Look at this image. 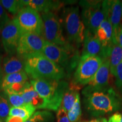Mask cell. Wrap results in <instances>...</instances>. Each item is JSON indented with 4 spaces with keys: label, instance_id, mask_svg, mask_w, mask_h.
<instances>
[{
    "label": "cell",
    "instance_id": "29",
    "mask_svg": "<svg viewBox=\"0 0 122 122\" xmlns=\"http://www.w3.org/2000/svg\"><path fill=\"white\" fill-rule=\"evenodd\" d=\"M56 118L57 122H70L67 112L61 106L57 111Z\"/></svg>",
    "mask_w": 122,
    "mask_h": 122
},
{
    "label": "cell",
    "instance_id": "15",
    "mask_svg": "<svg viewBox=\"0 0 122 122\" xmlns=\"http://www.w3.org/2000/svg\"><path fill=\"white\" fill-rule=\"evenodd\" d=\"M24 6H28L41 13L55 12L62 8L64 2L59 1L49 0H22Z\"/></svg>",
    "mask_w": 122,
    "mask_h": 122
},
{
    "label": "cell",
    "instance_id": "25",
    "mask_svg": "<svg viewBox=\"0 0 122 122\" xmlns=\"http://www.w3.org/2000/svg\"><path fill=\"white\" fill-rule=\"evenodd\" d=\"M51 117L52 114L49 111H37L25 122H48Z\"/></svg>",
    "mask_w": 122,
    "mask_h": 122
},
{
    "label": "cell",
    "instance_id": "1",
    "mask_svg": "<svg viewBox=\"0 0 122 122\" xmlns=\"http://www.w3.org/2000/svg\"><path fill=\"white\" fill-rule=\"evenodd\" d=\"M82 93L86 109L93 115L110 113L119 109L121 106V97L110 86Z\"/></svg>",
    "mask_w": 122,
    "mask_h": 122
},
{
    "label": "cell",
    "instance_id": "23",
    "mask_svg": "<svg viewBox=\"0 0 122 122\" xmlns=\"http://www.w3.org/2000/svg\"><path fill=\"white\" fill-rule=\"evenodd\" d=\"M67 115L70 122H80L81 110L80 106V94L77 95L74 106L71 110L67 112Z\"/></svg>",
    "mask_w": 122,
    "mask_h": 122
},
{
    "label": "cell",
    "instance_id": "24",
    "mask_svg": "<svg viewBox=\"0 0 122 122\" xmlns=\"http://www.w3.org/2000/svg\"><path fill=\"white\" fill-rule=\"evenodd\" d=\"M30 84V82L28 81L21 82V83L14 84L6 87L3 90L7 94H19L21 95L23 93L24 90L28 87Z\"/></svg>",
    "mask_w": 122,
    "mask_h": 122
},
{
    "label": "cell",
    "instance_id": "3",
    "mask_svg": "<svg viewBox=\"0 0 122 122\" xmlns=\"http://www.w3.org/2000/svg\"><path fill=\"white\" fill-rule=\"evenodd\" d=\"M30 83L39 96L46 102V109L57 111L68 83L65 81L46 79H31Z\"/></svg>",
    "mask_w": 122,
    "mask_h": 122
},
{
    "label": "cell",
    "instance_id": "30",
    "mask_svg": "<svg viewBox=\"0 0 122 122\" xmlns=\"http://www.w3.org/2000/svg\"><path fill=\"white\" fill-rule=\"evenodd\" d=\"M116 85L122 91V62L119 64L116 68Z\"/></svg>",
    "mask_w": 122,
    "mask_h": 122
},
{
    "label": "cell",
    "instance_id": "11",
    "mask_svg": "<svg viewBox=\"0 0 122 122\" xmlns=\"http://www.w3.org/2000/svg\"><path fill=\"white\" fill-rule=\"evenodd\" d=\"M0 33L1 44L7 55L16 54L22 33L14 19L10 20Z\"/></svg>",
    "mask_w": 122,
    "mask_h": 122
},
{
    "label": "cell",
    "instance_id": "35",
    "mask_svg": "<svg viewBox=\"0 0 122 122\" xmlns=\"http://www.w3.org/2000/svg\"><path fill=\"white\" fill-rule=\"evenodd\" d=\"M86 122H108L106 118H98L95 119L91 120V121Z\"/></svg>",
    "mask_w": 122,
    "mask_h": 122
},
{
    "label": "cell",
    "instance_id": "18",
    "mask_svg": "<svg viewBox=\"0 0 122 122\" xmlns=\"http://www.w3.org/2000/svg\"><path fill=\"white\" fill-rule=\"evenodd\" d=\"M109 60L110 72L115 76L117 67L122 62V49L118 44L114 42L112 44Z\"/></svg>",
    "mask_w": 122,
    "mask_h": 122
},
{
    "label": "cell",
    "instance_id": "20",
    "mask_svg": "<svg viewBox=\"0 0 122 122\" xmlns=\"http://www.w3.org/2000/svg\"><path fill=\"white\" fill-rule=\"evenodd\" d=\"M36 109L31 105L27 104L21 107H12L10 109L9 116L18 117L23 119L24 121H27L29 118L35 113Z\"/></svg>",
    "mask_w": 122,
    "mask_h": 122
},
{
    "label": "cell",
    "instance_id": "13",
    "mask_svg": "<svg viewBox=\"0 0 122 122\" xmlns=\"http://www.w3.org/2000/svg\"><path fill=\"white\" fill-rule=\"evenodd\" d=\"M110 65L109 59L103 61L102 63L96 72L95 76L88 84L82 92L102 89L109 86L110 78Z\"/></svg>",
    "mask_w": 122,
    "mask_h": 122
},
{
    "label": "cell",
    "instance_id": "32",
    "mask_svg": "<svg viewBox=\"0 0 122 122\" xmlns=\"http://www.w3.org/2000/svg\"><path fill=\"white\" fill-rule=\"evenodd\" d=\"M122 117V115L119 112H116L110 118L108 122H120Z\"/></svg>",
    "mask_w": 122,
    "mask_h": 122
},
{
    "label": "cell",
    "instance_id": "8",
    "mask_svg": "<svg viewBox=\"0 0 122 122\" xmlns=\"http://www.w3.org/2000/svg\"><path fill=\"white\" fill-rule=\"evenodd\" d=\"M103 61L98 56H81L72 82L82 87L88 85L95 76Z\"/></svg>",
    "mask_w": 122,
    "mask_h": 122
},
{
    "label": "cell",
    "instance_id": "14",
    "mask_svg": "<svg viewBox=\"0 0 122 122\" xmlns=\"http://www.w3.org/2000/svg\"><path fill=\"white\" fill-rule=\"evenodd\" d=\"M83 49L81 56H98L101 58L102 48L96 35L85 29Z\"/></svg>",
    "mask_w": 122,
    "mask_h": 122
},
{
    "label": "cell",
    "instance_id": "39",
    "mask_svg": "<svg viewBox=\"0 0 122 122\" xmlns=\"http://www.w3.org/2000/svg\"></svg>",
    "mask_w": 122,
    "mask_h": 122
},
{
    "label": "cell",
    "instance_id": "33",
    "mask_svg": "<svg viewBox=\"0 0 122 122\" xmlns=\"http://www.w3.org/2000/svg\"><path fill=\"white\" fill-rule=\"evenodd\" d=\"M5 122H25L23 119L18 117L9 116Z\"/></svg>",
    "mask_w": 122,
    "mask_h": 122
},
{
    "label": "cell",
    "instance_id": "10",
    "mask_svg": "<svg viewBox=\"0 0 122 122\" xmlns=\"http://www.w3.org/2000/svg\"><path fill=\"white\" fill-rule=\"evenodd\" d=\"M74 53H75V50L66 49L46 41H45L42 51V54L47 58L62 67L64 69L70 67V63H71L73 67L74 65L77 64L72 61Z\"/></svg>",
    "mask_w": 122,
    "mask_h": 122
},
{
    "label": "cell",
    "instance_id": "5",
    "mask_svg": "<svg viewBox=\"0 0 122 122\" xmlns=\"http://www.w3.org/2000/svg\"><path fill=\"white\" fill-rule=\"evenodd\" d=\"M44 28L42 37L45 41L71 50L76 48L70 44L63 34L61 19L55 12L41 13Z\"/></svg>",
    "mask_w": 122,
    "mask_h": 122
},
{
    "label": "cell",
    "instance_id": "21",
    "mask_svg": "<svg viewBox=\"0 0 122 122\" xmlns=\"http://www.w3.org/2000/svg\"><path fill=\"white\" fill-rule=\"evenodd\" d=\"M0 4L12 15L17 14L24 7L22 0H0Z\"/></svg>",
    "mask_w": 122,
    "mask_h": 122
},
{
    "label": "cell",
    "instance_id": "4",
    "mask_svg": "<svg viewBox=\"0 0 122 122\" xmlns=\"http://www.w3.org/2000/svg\"><path fill=\"white\" fill-rule=\"evenodd\" d=\"M61 21L65 28L68 42L75 48H80L84 40L85 27L80 15L79 7L65 8Z\"/></svg>",
    "mask_w": 122,
    "mask_h": 122
},
{
    "label": "cell",
    "instance_id": "31",
    "mask_svg": "<svg viewBox=\"0 0 122 122\" xmlns=\"http://www.w3.org/2000/svg\"><path fill=\"white\" fill-rule=\"evenodd\" d=\"M113 42L118 44V45L122 49V25L119 29L118 33H117L115 40L113 41Z\"/></svg>",
    "mask_w": 122,
    "mask_h": 122
},
{
    "label": "cell",
    "instance_id": "37",
    "mask_svg": "<svg viewBox=\"0 0 122 122\" xmlns=\"http://www.w3.org/2000/svg\"><path fill=\"white\" fill-rule=\"evenodd\" d=\"M0 122H2V120H0Z\"/></svg>",
    "mask_w": 122,
    "mask_h": 122
},
{
    "label": "cell",
    "instance_id": "34",
    "mask_svg": "<svg viewBox=\"0 0 122 122\" xmlns=\"http://www.w3.org/2000/svg\"><path fill=\"white\" fill-rule=\"evenodd\" d=\"M3 58L2 55H0V91H1V84H2L3 78H4V73L2 68V61Z\"/></svg>",
    "mask_w": 122,
    "mask_h": 122
},
{
    "label": "cell",
    "instance_id": "19",
    "mask_svg": "<svg viewBox=\"0 0 122 122\" xmlns=\"http://www.w3.org/2000/svg\"><path fill=\"white\" fill-rule=\"evenodd\" d=\"M28 76L25 71H22L5 75L1 84V91H3L5 88L9 85L25 81L28 80Z\"/></svg>",
    "mask_w": 122,
    "mask_h": 122
},
{
    "label": "cell",
    "instance_id": "6",
    "mask_svg": "<svg viewBox=\"0 0 122 122\" xmlns=\"http://www.w3.org/2000/svg\"><path fill=\"white\" fill-rule=\"evenodd\" d=\"M14 20L22 35L33 33L42 36L44 23L41 15L30 7L25 6L16 14Z\"/></svg>",
    "mask_w": 122,
    "mask_h": 122
},
{
    "label": "cell",
    "instance_id": "9",
    "mask_svg": "<svg viewBox=\"0 0 122 122\" xmlns=\"http://www.w3.org/2000/svg\"><path fill=\"white\" fill-rule=\"evenodd\" d=\"M45 40L42 36L33 33H24L20 38L16 54L25 59L31 56L42 53Z\"/></svg>",
    "mask_w": 122,
    "mask_h": 122
},
{
    "label": "cell",
    "instance_id": "22",
    "mask_svg": "<svg viewBox=\"0 0 122 122\" xmlns=\"http://www.w3.org/2000/svg\"><path fill=\"white\" fill-rule=\"evenodd\" d=\"M10 105L7 94L4 91L0 92V120L5 122L9 116Z\"/></svg>",
    "mask_w": 122,
    "mask_h": 122
},
{
    "label": "cell",
    "instance_id": "26",
    "mask_svg": "<svg viewBox=\"0 0 122 122\" xmlns=\"http://www.w3.org/2000/svg\"><path fill=\"white\" fill-rule=\"evenodd\" d=\"M38 94V93L36 92V91L34 89L33 86L31 84L29 85L26 89L24 90L23 93L21 94L23 98L24 101V102L27 104H29L31 102L32 100L36 97Z\"/></svg>",
    "mask_w": 122,
    "mask_h": 122
},
{
    "label": "cell",
    "instance_id": "2",
    "mask_svg": "<svg viewBox=\"0 0 122 122\" xmlns=\"http://www.w3.org/2000/svg\"><path fill=\"white\" fill-rule=\"evenodd\" d=\"M24 71L31 79L61 80L66 76L65 69L47 58L42 53L24 59Z\"/></svg>",
    "mask_w": 122,
    "mask_h": 122
},
{
    "label": "cell",
    "instance_id": "28",
    "mask_svg": "<svg viewBox=\"0 0 122 122\" xmlns=\"http://www.w3.org/2000/svg\"><path fill=\"white\" fill-rule=\"evenodd\" d=\"M10 22V18L4 7L0 4V33L6 24Z\"/></svg>",
    "mask_w": 122,
    "mask_h": 122
},
{
    "label": "cell",
    "instance_id": "12",
    "mask_svg": "<svg viewBox=\"0 0 122 122\" xmlns=\"http://www.w3.org/2000/svg\"><path fill=\"white\" fill-rule=\"evenodd\" d=\"M105 19L110 22L112 27V41L115 40L119 29L122 25V4L121 1H103L102 4Z\"/></svg>",
    "mask_w": 122,
    "mask_h": 122
},
{
    "label": "cell",
    "instance_id": "16",
    "mask_svg": "<svg viewBox=\"0 0 122 122\" xmlns=\"http://www.w3.org/2000/svg\"><path fill=\"white\" fill-rule=\"evenodd\" d=\"M25 61L24 59L18 57L16 54L7 55L3 57L2 68L4 76L24 71Z\"/></svg>",
    "mask_w": 122,
    "mask_h": 122
},
{
    "label": "cell",
    "instance_id": "17",
    "mask_svg": "<svg viewBox=\"0 0 122 122\" xmlns=\"http://www.w3.org/2000/svg\"><path fill=\"white\" fill-rule=\"evenodd\" d=\"M81 88V86L72 81L70 84H68V86L64 93L61 103V106L67 112H69L74 106L77 96L79 94V91Z\"/></svg>",
    "mask_w": 122,
    "mask_h": 122
},
{
    "label": "cell",
    "instance_id": "27",
    "mask_svg": "<svg viewBox=\"0 0 122 122\" xmlns=\"http://www.w3.org/2000/svg\"><path fill=\"white\" fill-rule=\"evenodd\" d=\"M7 97H8L9 102H10L12 107H21L25 104L23 98L22 96L21 95L8 94H7Z\"/></svg>",
    "mask_w": 122,
    "mask_h": 122
},
{
    "label": "cell",
    "instance_id": "7",
    "mask_svg": "<svg viewBox=\"0 0 122 122\" xmlns=\"http://www.w3.org/2000/svg\"><path fill=\"white\" fill-rule=\"evenodd\" d=\"M102 1H81L79 2L83 7L81 15L85 29L94 35L105 18L102 7Z\"/></svg>",
    "mask_w": 122,
    "mask_h": 122
},
{
    "label": "cell",
    "instance_id": "36",
    "mask_svg": "<svg viewBox=\"0 0 122 122\" xmlns=\"http://www.w3.org/2000/svg\"><path fill=\"white\" fill-rule=\"evenodd\" d=\"M3 50H4V49H3V47H2V44H1V40H0V55H1V53H2Z\"/></svg>",
    "mask_w": 122,
    "mask_h": 122
},
{
    "label": "cell",
    "instance_id": "38",
    "mask_svg": "<svg viewBox=\"0 0 122 122\" xmlns=\"http://www.w3.org/2000/svg\"><path fill=\"white\" fill-rule=\"evenodd\" d=\"M122 122V119H121V122Z\"/></svg>",
    "mask_w": 122,
    "mask_h": 122
}]
</instances>
